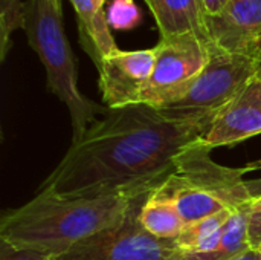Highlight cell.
Here are the masks:
<instances>
[{"instance_id":"obj_17","label":"cell","mask_w":261,"mask_h":260,"mask_svg":"<svg viewBox=\"0 0 261 260\" xmlns=\"http://www.w3.org/2000/svg\"><path fill=\"white\" fill-rule=\"evenodd\" d=\"M21 0H0V60L3 61L12 46V34L23 26Z\"/></svg>"},{"instance_id":"obj_30","label":"cell","mask_w":261,"mask_h":260,"mask_svg":"<svg viewBox=\"0 0 261 260\" xmlns=\"http://www.w3.org/2000/svg\"><path fill=\"white\" fill-rule=\"evenodd\" d=\"M260 83H261V81H260Z\"/></svg>"},{"instance_id":"obj_11","label":"cell","mask_w":261,"mask_h":260,"mask_svg":"<svg viewBox=\"0 0 261 260\" xmlns=\"http://www.w3.org/2000/svg\"><path fill=\"white\" fill-rule=\"evenodd\" d=\"M76 14L78 38L83 51L90 57L96 69L101 61L119 48L107 23L106 9L99 0H69Z\"/></svg>"},{"instance_id":"obj_28","label":"cell","mask_w":261,"mask_h":260,"mask_svg":"<svg viewBox=\"0 0 261 260\" xmlns=\"http://www.w3.org/2000/svg\"><path fill=\"white\" fill-rule=\"evenodd\" d=\"M99 2H101L102 5H106V3H107V2H110V0H99Z\"/></svg>"},{"instance_id":"obj_14","label":"cell","mask_w":261,"mask_h":260,"mask_svg":"<svg viewBox=\"0 0 261 260\" xmlns=\"http://www.w3.org/2000/svg\"><path fill=\"white\" fill-rule=\"evenodd\" d=\"M159 185H156L145 199L139 211V222L153 238L174 241L184 230L185 222L180 218L174 202L161 190Z\"/></svg>"},{"instance_id":"obj_27","label":"cell","mask_w":261,"mask_h":260,"mask_svg":"<svg viewBox=\"0 0 261 260\" xmlns=\"http://www.w3.org/2000/svg\"><path fill=\"white\" fill-rule=\"evenodd\" d=\"M255 251H257V253H258V254H260V256H261V245H260V247H258V248H257V250H255Z\"/></svg>"},{"instance_id":"obj_3","label":"cell","mask_w":261,"mask_h":260,"mask_svg":"<svg viewBox=\"0 0 261 260\" xmlns=\"http://www.w3.org/2000/svg\"><path fill=\"white\" fill-rule=\"evenodd\" d=\"M21 29L46 69L47 90L69 109L75 143L109 107L89 100L78 89L76 58L64 32L61 0H26Z\"/></svg>"},{"instance_id":"obj_24","label":"cell","mask_w":261,"mask_h":260,"mask_svg":"<svg viewBox=\"0 0 261 260\" xmlns=\"http://www.w3.org/2000/svg\"><path fill=\"white\" fill-rule=\"evenodd\" d=\"M254 210H261V193L255 198V201H254V204H252V211Z\"/></svg>"},{"instance_id":"obj_19","label":"cell","mask_w":261,"mask_h":260,"mask_svg":"<svg viewBox=\"0 0 261 260\" xmlns=\"http://www.w3.org/2000/svg\"><path fill=\"white\" fill-rule=\"evenodd\" d=\"M55 256L35 251V250H24L15 248L14 245L0 241V260H54Z\"/></svg>"},{"instance_id":"obj_15","label":"cell","mask_w":261,"mask_h":260,"mask_svg":"<svg viewBox=\"0 0 261 260\" xmlns=\"http://www.w3.org/2000/svg\"><path fill=\"white\" fill-rule=\"evenodd\" d=\"M234 211L222 210L210 218L188 224L174 239L179 254H202L216 250Z\"/></svg>"},{"instance_id":"obj_13","label":"cell","mask_w":261,"mask_h":260,"mask_svg":"<svg viewBox=\"0 0 261 260\" xmlns=\"http://www.w3.org/2000/svg\"><path fill=\"white\" fill-rule=\"evenodd\" d=\"M159 187L174 202L185 225L210 218L222 210H228L220 201L193 185L176 172L170 173Z\"/></svg>"},{"instance_id":"obj_7","label":"cell","mask_w":261,"mask_h":260,"mask_svg":"<svg viewBox=\"0 0 261 260\" xmlns=\"http://www.w3.org/2000/svg\"><path fill=\"white\" fill-rule=\"evenodd\" d=\"M211 147L202 138L185 147L174 161V172L188 182L210 193L231 211H252V204L258 196L251 182L243 181L246 169H229L217 164L211 158Z\"/></svg>"},{"instance_id":"obj_8","label":"cell","mask_w":261,"mask_h":260,"mask_svg":"<svg viewBox=\"0 0 261 260\" xmlns=\"http://www.w3.org/2000/svg\"><path fill=\"white\" fill-rule=\"evenodd\" d=\"M156 52L151 49L121 51L107 55L99 67V90L109 109L141 104L144 89L153 74Z\"/></svg>"},{"instance_id":"obj_26","label":"cell","mask_w":261,"mask_h":260,"mask_svg":"<svg viewBox=\"0 0 261 260\" xmlns=\"http://www.w3.org/2000/svg\"><path fill=\"white\" fill-rule=\"evenodd\" d=\"M257 80H260V81H261V58H260V63H258V72H257Z\"/></svg>"},{"instance_id":"obj_18","label":"cell","mask_w":261,"mask_h":260,"mask_svg":"<svg viewBox=\"0 0 261 260\" xmlns=\"http://www.w3.org/2000/svg\"><path fill=\"white\" fill-rule=\"evenodd\" d=\"M106 17L112 31H130L142 21V12L135 0H110Z\"/></svg>"},{"instance_id":"obj_23","label":"cell","mask_w":261,"mask_h":260,"mask_svg":"<svg viewBox=\"0 0 261 260\" xmlns=\"http://www.w3.org/2000/svg\"><path fill=\"white\" fill-rule=\"evenodd\" d=\"M245 169H246V172H251V170H260L261 159L260 161H255V162H251V164H249V166H246Z\"/></svg>"},{"instance_id":"obj_29","label":"cell","mask_w":261,"mask_h":260,"mask_svg":"<svg viewBox=\"0 0 261 260\" xmlns=\"http://www.w3.org/2000/svg\"><path fill=\"white\" fill-rule=\"evenodd\" d=\"M144 2H145V3H147V2H148V0H144Z\"/></svg>"},{"instance_id":"obj_16","label":"cell","mask_w":261,"mask_h":260,"mask_svg":"<svg viewBox=\"0 0 261 260\" xmlns=\"http://www.w3.org/2000/svg\"><path fill=\"white\" fill-rule=\"evenodd\" d=\"M251 211H234L229 218L219 247L210 253L182 254L188 260H234L251 250L248 227Z\"/></svg>"},{"instance_id":"obj_6","label":"cell","mask_w":261,"mask_h":260,"mask_svg":"<svg viewBox=\"0 0 261 260\" xmlns=\"http://www.w3.org/2000/svg\"><path fill=\"white\" fill-rule=\"evenodd\" d=\"M154 52L153 74L141 104L164 109L179 100L202 74L210 61V46L196 34H176L161 37Z\"/></svg>"},{"instance_id":"obj_12","label":"cell","mask_w":261,"mask_h":260,"mask_svg":"<svg viewBox=\"0 0 261 260\" xmlns=\"http://www.w3.org/2000/svg\"><path fill=\"white\" fill-rule=\"evenodd\" d=\"M161 37L196 34L208 43L206 12L202 0H148Z\"/></svg>"},{"instance_id":"obj_20","label":"cell","mask_w":261,"mask_h":260,"mask_svg":"<svg viewBox=\"0 0 261 260\" xmlns=\"http://www.w3.org/2000/svg\"><path fill=\"white\" fill-rule=\"evenodd\" d=\"M248 238L252 250H257L261 245V210H254L249 215Z\"/></svg>"},{"instance_id":"obj_22","label":"cell","mask_w":261,"mask_h":260,"mask_svg":"<svg viewBox=\"0 0 261 260\" xmlns=\"http://www.w3.org/2000/svg\"><path fill=\"white\" fill-rule=\"evenodd\" d=\"M234 260H261V256L255 251V250H249V251H246V253H243L242 256H239L237 259Z\"/></svg>"},{"instance_id":"obj_9","label":"cell","mask_w":261,"mask_h":260,"mask_svg":"<svg viewBox=\"0 0 261 260\" xmlns=\"http://www.w3.org/2000/svg\"><path fill=\"white\" fill-rule=\"evenodd\" d=\"M208 46L242 57L261 58V0H229L206 18Z\"/></svg>"},{"instance_id":"obj_2","label":"cell","mask_w":261,"mask_h":260,"mask_svg":"<svg viewBox=\"0 0 261 260\" xmlns=\"http://www.w3.org/2000/svg\"><path fill=\"white\" fill-rule=\"evenodd\" d=\"M150 187L90 199L60 198L38 192L28 204L3 215L0 241L15 248L60 256L81 241L119 224L133 199Z\"/></svg>"},{"instance_id":"obj_25","label":"cell","mask_w":261,"mask_h":260,"mask_svg":"<svg viewBox=\"0 0 261 260\" xmlns=\"http://www.w3.org/2000/svg\"><path fill=\"white\" fill-rule=\"evenodd\" d=\"M168 260H188L187 257H184L182 254H176L174 257H171V259H168Z\"/></svg>"},{"instance_id":"obj_10","label":"cell","mask_w":261,"mask_h":260,"mask_svg":"<svg viewBox=\"0 0 261 260\" xmlns=\"http://www.w3.org/2000/svg\"><path fill=\"white\" fill-rule=\"evenodd\" d=\"M261 133V83L254 80L213 121L202 143L214 149L232 146Z\"/></svg>"},{"instance_id":"obj_4","label":"cell","mask_w":261,"mask_h":260,"mask_svg":"<svg viewBox=\"0 0 261 260\" xmlns=\"http://www.w3.org/2000/svg\"><path fill=\"white\" fill-rule=\"evenodd\" d=\"M260 60L232 55L210 46V61L190 89L162 110L179 120L214 118L229 106L255 78Z\"/></svg>"},{"instance_id":"obj_5","label":"cell","mask_w":261,"mask_h":260,"mask_svg":"<svg viewBox=\"0 0 261 260\" xmlns=\"http://www.w3.org/2000/svg\"><path fill=\"white\" fill-rule=\"evenodd\" d=\"M154 187L133 199L119 224L81 241L54 260H168L179 254L174 241L153 238L139 222V211Z\"/></svg>"},{"instance_id":"obj_1","label":"cell","mask_w":261,"mask_h":260,"mask_svg":"<svg viewBox=\"0 0 261 260\" xmlns=\"http://www.w3.org/2000/svg\"><path fill=\"white\" fill-rule=\"evenodd\" d=\"M213 121L179 120L147 104L107 109L43 181L40 192L90 199L162 182Z\"/></svg>"},{"instance_id":"obj_21","label":"cell","mask_w":261,"mask_h":260,"mask_svg":"<svg viewBox=\"0 0 261 260\" xmlns=\"http://www.w3.org/2000/svg\"><path fill=\"white\" fill-rule=\"evenodd\" d=\"M202 3H203L206 15L213 17V15L220 14L225 9V6L229 3V0H202Z\"/></svg>"}]
</instances>
